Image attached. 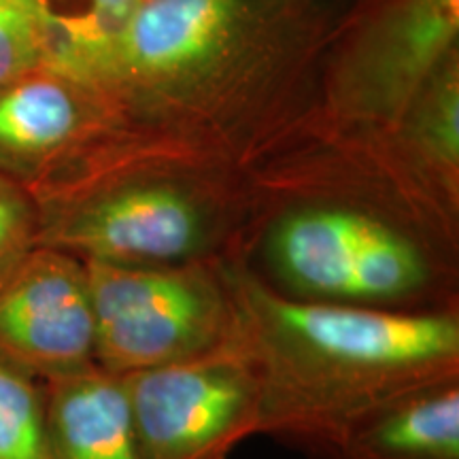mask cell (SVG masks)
Returning <instances> with one entry per match:
<instances>
[{"mask_svg": "<svg viewBox=\"0 0 459 459\" xmlns=\"http://www.w3.org/2000/svg\"><path fill=\"white\" fill-rule=\"evenodd\" d=\"M237 330L262 389L260 436L338 459L358 423L459 377V308L381 311L281 296L228 257Z\"/></svg>", "mask_w": 459, "mask_h": 459, "instance_id": "6da1fadb", "label": "cell"}, {"mask_svg": "<svg viewBox=\"0 0 459 459\" xmlns=\"http://www.w3.org/2000/svg\"><path fill=\"white\" fill-rule=\"evenodd\" d=\"M37 245L83 262L183 264L237 254L255 187L220 169L91 149L26 187Z\"/></svg>", "mask_w": 459, "mask_h": 459, "instance_id": "7a4b0ae2", "label": "cell"}, {"mask_svg": "<svg viewBox=\"0 0 459 459\" xmlns=\"http://www.w3.org/2000/svg\"><path fill=\"white\" fill-rule=\"evenodd\" d=\"M273 203L277 209L249 220L262 262L249 273L277 294L381 311H421L438 294L432 237L455 240L457 223L426 200L375 189L296 192Z\"/></svg>", "mask_w": 459, "mask_h": 459, "instance_id": "3957f363", "label": "cell"}, {"mask_svg": "<svg viewBox=\"0 0 459 459\" xmlns=\"http://www.w3.org/2000/svg\"><path fill=\"white\" fill-rule=\"evenodd\" d=\"M294 0H141L111 100L204 107L281 41Z\"/></svg>", "mask_w": 459, "mask_h": 459, "instance_id": "277c9868", "label": "cell"}, {"mask_svg": "<svg viewBox=\"0 0 459 459\" xmlns=\"http://www.w3.org/2000/svg\"><path fill=\"white\" fill-rule=\"evenodd\" d=\"M96 364L132 375L209 351L237 324L228 257L183 264L83 262Z\"/></svg>", "mask_w": 459, "mask_h": 459, "instance_id": "5b68a950", "label": "cell"}, {"mask_svg": "<svg viewBox=\"0 0 459 459\" xmlns=\"http://www.w3.org/2000/svg\"><path fill=\"white\" fill-rule=\"evenodd\" d=\"M124 377L141 459H228L260 436V378L237 324L209 351Z\"/></svg>", "mask_w": 459, "mask_h": 459, "instance_id": "8992f818", "label": "cell"}, {"mask_svg": "<svg viewBox=\"0 0 459 459\" xmlns=\"http://www.w3.org/2000/svg\"><path fill=\"white\" fill-rule=\"evenodd\" d=\"M0 364L37 381L96 364L83 260L37 245L0 279Z\"/></svg>", "mask_w": 459, "mask_h": 459, "instance_id": "52a82bcc", "label": "cell"}, {"mask_svg": "<svg viewBox=\"0 0 459 459\" xmlns=\"http://www.w3.org/2000/svg\"><path fill=\"white\" fill-rule=\"evenodd\" d=\"M457 37L459 0H394L344 66V107L361 119H404L429 79L457 54Z\"/></svg>", "mask_w": 459, "mask_h": 459, "instance_id": "ba28073f", "label": "cell"}, {"mask_svg": "<svg viewBox=\"0 0 459 459\" xmlns=\"http://www.w3.org/2000/svg\"><path fill=\"white\" fill-rule=\"evenodd\" d=\"M105 105L43 68L0 85V175L24 187L90 149Z\"/></svg>", "mask_w": 459, "mask_h": 459, "instance_id": "9c48e42d", "label": "cell"}, {"mask_svg": "<svg viewBox=\"0 0 459 459\" xmlns=\"http://www.w3.org/2000/svg\"><path fill=\"white\" fill-rule=\"evenodd\" d=\"M41 68L108 105L141 0H32Z\"/></svg>", "mask_w": 459, "mask_h": 459, "instance_id": "30bf717a", "label": "cell"}, {"mask_svg": "<svg viewBox=\"0 0 459 459\" xmlns=\"http://www.w3.org/2000/svg\"><path fill=\"white\" fill-rule=\"evenodd\" d=\"M41 389L49 459H141L124 375L91 364Z\"/></svg>", "mask_w": 459, "mask_h": 459, "instance_id": "8fae6325", "label": "cell"}, {"mask_svg": "<svg viewBox=\"0 0 459 459\" xmlns=\"http://www.w3.org/2000/svg\"><path fill=\"white\" fill-rule=\"evenodd\" d=\"M338 459H459V377L372 412L344 438Z\"/></svg>", "mask_w": 459, "mask_h": 459, "instance_id": "7c38bea8", "label": "cell"}, {"mask_svg": "<svg viewBox=\"0 0 459 459\" xmlns=\"http://www.w3.org/2000/svg\"><path fill=\"white\" fill-rule=\"evenodd\" d=\"M412 122L411 149L417 175L440 198L457 206L459 196V71L457 54L429 79L406 113Z\"/></svg>", "mask_w": 459, "mask_h": 459, "instance_id": "4fadbf2b", "label": "cell"}, {"mask_svg": "<svg viewBox=\"0 0 459 459\" xmlns=\"http://www.w3.org/2000/svg\"><path fill=\"white\" fill-rule=\"evenodd\" d=\"M0 459H49L41 381L0 364Z\"/></svg>", "mask_w": 459, "mask_h": 459, "instance_id": "5bb4252c", "label": "cell"}, {"mask_svg": "<svg viewBox=\"0 0 459 459\" xmlns=\"http://www.w3.org/2000/svg\"><path fill=\"white\" fill-rule=\"evenodd\" d=\"M41 68L32 0H0V85Z\"/></svg>", "mask_w": 459, "mask_h": 459, "instance_id": "9a60e30c", "label": "cell"}, {"mask_svg": "<svg viewBox=\"0 0 459 459\" xmlns=\"http://www.w3.org/2000/svg\"><path fill=\"white\" fill-rule=\"evenodd\" d=\"M39 217L30 192L0 175V279L37 247Z\"/></svg>", "mask_w": 459, "mask_h": 459, "instance_id": "2e32d148", "label": "cell"}]
</instances>
